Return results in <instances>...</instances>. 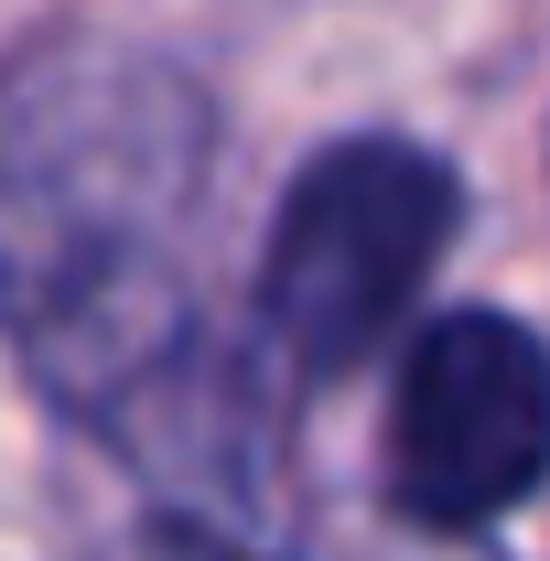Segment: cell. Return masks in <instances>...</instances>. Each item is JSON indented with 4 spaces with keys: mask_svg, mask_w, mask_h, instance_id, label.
Returning a JSON list of instances; mask_svg holds the SVG:
<instances>
[{
    "mask_svg": "<svg viewBox=\"0 0 550 561\" xmlns=\"http://www.w3.org/2000/svg\"><path fill=\"white\" fill-rule=\"evenodd\" d=\"M206 195V98L119 44H44L0 76V324L33 346L173 271Z\"/></svg>",
    "mask_w": 550,
    "mask_h": 561,
    "instance_id": "1",
    "label": "cell"
},
{
    "mask_svg": "<svg viewBox=\"0 0 550 561\" xmlns=\"http://www.w3.org/2000/svg\"><path fill=\"white\" fill-rule=\"evenodd\" d=\"M465 227V173L400 130L335 140L291 173L260 249V335L280 367L335 378L411 324L421 280Z\"/></svg>",
    "mask_w": 550,
    "mask_h": 561,
    "instance_id": "2",
    "label": "cell"
},
{
    "mask_svg": "<svg viewBox=\"0 0 550 561\" xmlns=\"http://www.w3.org/2000/svg\"><path fill=\"white\" fill-rule=\"evenodd\" d=\"M550 486V335L518 313H432L389 400V496L421 529H485Z\"/></svg>",
    "mask_w": 550,
    "mask_h": 561,
    "instance_id": "3",
    "label": "cell"
},
{
    "mask_svg": "<svg viewBox=\"0 0 550 561\" xmlns=\"http://www.w3.org/2000/svg\"><path fill=\"white\" fill-rule=\"evenodd\" d=\"M151 561H280V551H260V529H238V518L173 507V518H151Z\"/></svg>",
    "mask_w": 550,
    "mask_h": 561,
    "instance_id": "4",
    "label": "cell"
}]
</instances>
